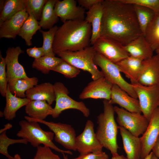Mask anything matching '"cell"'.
Returning a JSON list of instances; mask_svg holds the SVG:
<instances>
[{
  "label": "cell",
  "mask_w": 159,
  "mask_h": 159,
  "mask_svg": "<svg viewBox=\"0 0 159 159\" xmlns=\"http://www.w3.org/2000/svg\"><path fill=\"white\" fill-rule=\"evenodd\" d=\"M101 36L124 46L143 34L132 4L120 0H103Z\"/></svg>",
  "instance_id": "1"
},
{
  "label": "cell",
  "mask_w": 159,
  "mask_h": 159,
  "mask_svg": "<svg viewBox=\"0 0 159 159\" xmlns=\"http://www.w3.org/2000/svg\"><path fill=\"white\" fill-rule=\"evenodd\" d=\"M92 34L91 24L84 20L67 21L58 27L52 49L59 52L76 51L90 46Z\"/></svg>",
  "instance_id": "2"
},
{
  "label": "cell",
  "mask_w": 159,
  "mask_h": 159,
  "mask_svg": "<svg viewBox=\"0 0 159 159\" xmlns=\"http://www.w3.org/2000/svg\"><path fill=\"white\" fill-rule=\"evenodd\" d=\"M103 103V111L97 117L98 126L95 134L103 147L114 156L118 154L119 148L117 140L118 126L115 119L112 105L106 100H104Z\"/></svg>",
  "instance_id": "3"
},
{
  "label": "cell",
  "mask_w": 159,
  "mask_h": 159,
  "mask_svg": "<svg viewBox=\"0 0 159 159\" xmlns=\"http://www.w3.org/2000/svg\"><path fill=\"white\" fill-rule=\"evenodd\" d=\"M19 125L20 129L17 133V136L26 139L33 147L37 148L43 144L62 154L72 155L70 151L62 150L57 147L52 142L54 133L43 130L38 122L22 120L19 122Z\"/></svg>",
  "instance_id": "4"
},
{
  "label": "cell",
  "mask_w": 159,
  "mask_h": 159,
  "mask_svg": "<svg viewBox=\"0 0 159 159\" xmlns=\"http://www.w3.org/2000/svg\"><path fill=\"white\" fill-rule=\"evenodd\" d=\"M96 52L92 46L76 51H63L56 54L77 68L88 72L93 80H95L104 77L95 63L94 58Z\"/></svg>",
  "instance_id": "5"
},
{
  "label": "cell",
  "mask_w": 159,
  "mask_h": 159,
  "mask_svg": "<svg viewBox=\"0 0 159 159\" xmlns=\"http://www.w3.org/2000/svg\"><path fill=\"white\" fill-rule=\"evenodd\" d=\"M94 61L96 65L101 69L104 77L113 85H117L130 96L137 99V96L132 84L127 82L123 78L116 63L96 52Z\"/></svg>",
  "instance_id": "6"
},
{
  "label": "cell",
  "mask_w": 159,
  "mask_h": 159,
  "mask_svg": "<svg viewBox=\"0 0 159 159\" xmlns=\"http://www.w3.org/2000/svg\"><path fill=\"white\" fill-rule=\"evenodd\" d=\"M56 96V104L51 115L53 118L58 117L62 112L69 109L78 110L84 116L88 117L90 111L84 102L77 101L69 97L68 89L62 82H56L54 84Z\"/></svg>",
  "instance_id": "7"
},
{
  "label": "cell",
  "mask_w": 159,
  "mask_h": 159,
  "mask_svg": "<svg viewBox=\"0 0 159 159\" xmlns=\"http://www.w3.org/2000/svg\"><path fill=\"white\" fill-rule=\"evenodd\" d=\"M138 99L142 113L149 122L159 105V85L146 86L132 84Z\"/></svg>",
  "instance_id": "8"
},
{
  "label": "cell",
  "mask_w": 159,
  "mask_h": 159,
  "mask_svg": "<svg viewBox=\"0 0 159 159\" xmlns=\"http://www.w3.org/2000/svg\"><path fill=\"white\" fill-rule=\"evenodd\" d=\"M27 121L38 122L46 125L54 134V139L66 149L77 151L75 147L76 138L75 131L69 124L60 122H48L33 119L28 116H25Z\"/></svg>",
  "instance_id": "9"
},
{
  "label": "cell",
  "mask_w": 159,
  "mask_h": 159,
  "mask_svg": "<svg viewBox=\"0 0 159 159\" xmlns=\"http://www.w3.org/2000/svg\"><path fill=\"white\" fill-rule=\"evenodd\" d=\"M114 109L117 115L116 120L119 126L138 137L145 132L149 122L143 115L132 113L117 106L114 107Z\"/></svg>",
  "instance_id": "10"
},
{
  "label": "cell",
  "mask_w": 159,
  "mask_h": 159,
  "mask_svg": "<svg viewBox=\"0 0 159 159\" xmlns=\"http://www.w3.org/2000/svg\"><path fill=\"white\" fill-rule=\"evenodd\" d=\"M92 46L96 52L115 63L130 56L124 46L106 37L101 36Z\"/></svg>",
  "instance_id": "11"
},
{
  "label": "cell",
  "mask_w": 159,
  "mask_h": 159,
  "mask_svg": "<svg viewBox=\"0 0 159 159\" xmlns=\"http://www.w3.org/2000/svg\"><path fill=\"white\" fill-rule=\"evenodd\" d=\"M75 147L80 155L102 151L103 147L97 137L94 124L91 120L87 121L83 131L76 137Z\"/></svg>",
  "instance_id": "12"
},
{
  "label": "cell",
  "mask_w": 159,
  "mask_h": 159,
  "mask_svg": "<svg viewBox=\"0 0 159 159\" xmlns=\"http://www.w3.org/2000/svg\"><path fill=\"white\" fill-rule=\"evenodd\" d=\"M113 84L105 77L90 82L79 96L82 100L92 98L110 100Z\"/></svg>",
  "instance_id": "13"
},
{
  "label": "cell",
  "mask_w": 159,
  "mask_h": 159,
  "mask_svg": "<svg viewBox=\"0 0 159 159\" xmlns=\"http://www.w3.org/2000/svg\"><path fill=\"white\" fill-rule=\"evenodd\" d=\"M24 52L18 46L9 47L6 50L5 58L8 83L18 79L29 77L18 61L19 55Z\"/></svg>",
  "instance_id": "14"
},
{
  "label": "cell",
  "mask_w": 159,
  "mask_h": 159,
  "mask_svg": "<svg viewBox=\"0 0 159 159\" xmlns=\"http://www.w3.org/2000/svg\"><path fill=\"white\" fill-rule=\"evenodd\" d=\"M74 0H57L54 6L56 15L63 23L69 20L85 19V9L77 6Z\"/></svg>",
  "instance_id": "15"
},
{
  "label": "cell",
  "mask_w": 159,
  "mask_h": 159,
  "mask_svg": "<svg viewBox=\"0 0 159 159\" xmlns=\"http://www.w3.org/2000/svg\"><path fill=\"white\" fill-rule=\"evenodd\" d=\"M159 136V108L155 111L145 132L140 137L141 143V159H144L151 152Z\"/></svg>",
  "instance_id": "16"
},
{
  "label": "cell",
  "mask_w": 159,
  "mask_h": 159,
  "mask_svg": "<svg viewBox=\"0 0 159 159\" xmlns=\"http://www.w3.org/2000/svg\"><path fill=\"white\" fill-rule=\"evenodd\" d=\"M138 83L146 86L159 85V57L156 54L143 61Z\"/></svg>",
  "instance_id": "17"
},
{
  "label": "cell",
  "mask_w": 159,
  "mask_h": 159,
  "mask_svg": "<svg viewBox=\"0 0 159 159\" xmlns=\"http://www.w3.org/2000/svg\"><path fill=\"white\" fill-rule=\"evenodd\" d=\"M29 16L25 9L4 22L0 25V38L15 39Z\"/></svg>",
  "instance_id": "18"
},
{
  "label": "cell",
  "mask_w": 159,
  "mask_h": 159,
  "mask_svg": "<svg viewBox=\"0 0 159 159\" xmlns=\"http://www.w3.org/2000/svg\"><path fill=\"white\" fill-rule=\"evenodd\" d=\"M112 104H117L126 110L134 113H142L138 100L129 95L115 85H113L110 99Z\"/></svg>",
  "instance_id": "19"
},
{
  "label": "cell",
  "mask_w": 159,
  "mask_h": 159,
  "mask_svg": "<svg viewBox=\"0 0 159 159\" xmlns=\"http://www.w3.org/2000/svg\"><path fill=\"white\" fill-rule=\"evenodd\" d=\"M102 1L93 6L86 12L85 20L92 26L90 44L92 46L101 36L103 6Z\"/></svg>",
  "instance_id": "20"
},
{
  "label": "cell",
  "mask_w": 159,
  "mask_h": 159,
  "mask_svg": "<svg viewBox=\"0 0 159 159\" xmlns=\"http://www.w3.org/2000/svg\"><path fill=\"white\" fill-rule=\"evenodd\" d=\"M123 148L127 159H141V143L140 138L134 136L124 127L118 126Z\"/></svg>",
  "instance_id": "21"
},
{
  "label": "cell",
  "mask_w": 159,
  "mask_h": 159,
  "mask_svg": "<svg viewBox=\"0 0 159 159\" xmlns=\"http://www.w3.org/2000/svg\"><path fill=\"white\" fill-rule=\"evenodd\" d=\"M124 47L130 56L143 61L148 60L154 55V51L143 34Z\"/></svg>",
  "instance_id": "22"
},
{
  "label": "cell",
  "mask_w": 159,
  "mask_h": 159,
  "mask_svg": "<svg viewBox=\"0 0 159 159\" xmlns=\"http://www.w3.org/2000/svg\"><path fill=\"white\" fill-rule=\"evenodd\" d=\"M26 94L30 100H44L50 105L56 99L54 84L49 82L37 85L27 90Z\"/></svg>",
  "instance_id": "23"
},
{
  "label": "cell",
  "mask_w": 159,
  "mask_h": 159,
  "mask_svg": "<svg viewBox=\"0 0 159 159\" xmlns=\"http://www.w3.org/2000/svg\"><path fill=\"white\" fill-rule=\"evenodd\" d=\"M143 60L130 56L116 63L121 72L129 79L131 84L138 83Z\"/></svg>",
  "instance_id": "24"
},
{
  "label": "cell",
  "mask_w": 159,
  "mask_h": 159,
  "mask_svg": "<svg viewBox=\"0 0 159 159\" xmlns=\"http://www.w3.org/2000/svg\"><path fill=\"white\" fill-rule=\"evenodd\" d=\"M53 109L45 101L30 100L25 106V112L30 117L44 120L48 116L52 115Z\"/></svg>",
  "instance_id": "25"
},
{
  "label": "cell",
  "mask_w": 159,
  "mask_h": 159,
  "mask_svg": "<svg viewBox=\"0 0 159 159\" xmlns=\"http://www.w3.org/2000/svg\"><path fill=\"white\" fill-rule=\"evenodd\" d=\"M5 97L6 104L3 112L5 118L8 121L15 118L17 111L26 106L30 101L26 97L21 98L15 96L11 93L8 87Z\"/></svg>",
  "instance_id": "26"
},
{
  "label": "cell",
  "mask_w": 159,
  "mask_h": 159,
  "mask_svg": "<svg viewBox=\"0 0 159 159\" xmlns=\"http://www.w3.org/2000/svg\"><path fill=\"white\" fill-rule=\"evenodd\" d=\"M38 81V79L35 77L19 78L8 83V87L13 95L17 97L24 98L26 97V91L37 85Z\"/></svg>",
  "instance_id": "27"
},
{
  "label": "cell",
  "mask_w": 159,
  "mask_h": 159,
  "mask_svg": "<svg viewBox=\"0 0 159 159\" xmlns=\"http://www.w3.org/2000/svg\"><path fill=\"white\" fill-rule=\"evenodd\" d=\"M28 14L29 16L21 27L18 35L24 40L27 45L30 46L32 45V37L41 27L33 14L31 12Z\"/></svg>",
  "instance_id": "28"
},
{
  "label": "cell",
  "mask_w": 159,
  "mask_h": 159,
  "mask_svg": "<svg viewBox=\"0 0 159 159\" xmlns=\"http://www.w3.org/2000/svg\"><path fill=\"white\" fill-rule=\"evenodd\" d=\"M57 0H47L42 12L39 25L44 29H51L58 21L59 18L54 11V6Z\"/></svg>",
  "instance_id": "29"
},
{
  "label": "cell",
  "mask_w": 159,
  "mask_h": 159,
  "mask_svg": "<svg viewBox=\"0 0 159 159\" xmlns=\"http://www.w3.org/2000/svg\"><path fill=\"white\" fill-rule=\"evenodd\" d=\"M26 0H5L0 10V25L18 12L26 9Z\"/></svg>",
  "instance_id": "30"
},
{
  "label": "cell",
  "mask_w": 159,
  "mask_h": 159,
  "mask_svg": "<svg viewBox=\"0 0 159 159\" xmlns=\"http://www.w3.org/2000/svg\"><path fill=\"white\" fill-rule=\"evenodd\" d=\"M153 51L159 47V13L155 14L144 36Z\"/></svg>",
  "instance_id": "31"
},
{
  "label": "cell",
  "mask_w": 159,
  "mask_h": 159,
  "mask_svg": "<svg viewBox=\"0 0 159 159\" xmlns=\"http://www.w3.org/2000/svg\"><path fill=\"white\" fill-rule=\"evenodd\" d=\"M63 60L60 58L55 56H43L38 59H34L32 66L33 68L46 74Z\"/></svg>",
  "instance_id": "32"
},
{
  "label": "cell",
  "mask_w": 159,
  "mask_h": 159,
  "mask_svg": "<svg viewBox=\"0 0 159 159\" xmlns=\"http://www.w3.org/2000/svg\"><path fill=\"white\" fill-rule=\"evenodd\" d=\"M141 31L144 36L149 24L155 15L151 9L146 7L133 4Z\"/></svg>",
  "instance_id": "33"
},
{
  "label": "cell",
  "mask_w": 159,
  "mask_h": 159,
  "mask_svg": "<svg viewBox=\"0 0 159 159\" xmlns=\"http://www.w3.org/2000/svg\"><path fill=\"white\" fill-rule=\"evenodd\" d=\"M58 27L57 25H55L47 31L41 29L39 30L42 34L43 38L42 47L44 51V56H55V55L53 51L52 46Z\"/></svg>",
  "instance_id": "34"
},
{
  "label": "cell",
  "mask_w": 159,
  "mask_h": 159,
  "mask_svg": "<svg viewBox=\"0 0 159 159\" xmlns=\"http://www.w3.org/2000/svg\"><path fill=\"white\" fill-rule=\"evenodd\" d=\"M6 131L0 133V153L6 156L8 159H14V157L10 155L8 152V148L11 145L16 143L27 144L28 142L26 139H11L6 135Z\"/></svg>",
  "instance_id": "35"
},
{
  "label": "cell",
  "mask_w": 159,
  "mask_h": 159,
  "mask_svg": "<svg viewBox=\"0 0 159 159\" xmlns=\"http://www.w3.org/2000/svg\"><path fill=\"white\" fill-rule=\"evenodd\" d=\"M52 71L60 73L69 78L76 77L80 72L79 69L63 60Z\"/></svg>",
  "instance_id": "36"
},
{
  "label": "cell",
  "mask_w": 159,
  "mask_h": 159,
  "mask_svg": "<svg viewBox=\"0 0 159 159\" xmlns=\"http://www.w3.org/2000/svg\"><path fill=\"white\" fill-rule=\"evenodd\" d=\"M47 0H26V9L31 12L38 21L40 20L43 7Z\"/></svg>",
  "instance_id": "37"
},
{
  "label": "cell",
  "mask_w": 159,
  "mask_h": 159,
  "mask_svg": "<svg viewBox=\"0 0 159 159\" xmlns=\"http://www.w3.org/2000/svg\"><path fill=\"white\" fill-rule=\"evenodd\" d=\"M0 93L3 97H5L7 89L8 82L6 70L5 58L0 53Z\"/></svg>",
  "instance_id": "38"
},
{
  "label": "cell",
  "mask_w": 159,
  "mask_h": 159,
  "mask_svg": "<svg viewBox=\"0 0 159 159\" xmlns=\"http://www.w3.org/2000/svg\"><path fill=\"white\" fill-rule=\"evenodd\" d=\"M122 2L139 5L153 10L155 14L159 13V0H120Z\"/></svg>",
  "instance_id": "39"
},
{
  "label": "cell",
  "mask_w": 159,
  "mask_h": 159,
  "mask_svg": "<svg viewBox=\"0 0 159 159\" xmlns=\"http://www.w3.org/2000/svg\"><path fill=\"white\" fill-rule=\"evenodd\" d=\"M33 159H62L54 153L49 147L40 145L37 147L36 154Z\"/></svg>",
  "instance_id": "40"
},
{
  "label": "cell",
  "mask_w": 159,
  "mask_h": 159,
  "mask_svg": "<svg viewBox=\"0 0 159 159\" xmlns=\"http://www.w3.org/2000/svg\"><path fill=\"white\" fill-rule=\"evenodd\" d=\"M72 159H109V156L105 152L102 151L100 153H90L80 155Z\"/></svg>",
  "instance_id": "41"
},
{
  "label": "cell",
  "mask_w": 159,
  "mask_h": 159,
  "mask_svg": "<svg viewBox=\"0 0 159 159\" xmlns=\"http://www.w3.org/2000/svg\"><path fill=\"white\" fill-rule=\"evenodd\" d=\"M26 52L28 55L34 58V59H38L44 56V52L42 47H34L26 49Z\"/></svg>",
  "instance_id": "42"
},
{
  "label": "cell",
  "mask_w": 159,
  "mask_h": 159,
  "mask_svg": "<svg viewBox=\"0 0 159 159\" xmlns=\"http://www.w3.org/2000/svg\"><path fill=\"white\" fill-rule=\"evenodd\" d=\"M102 0H77V2L80 6L88 10Z\"/></svg>",
  "instance_id": "43"
},
{
  "label": "cell",
  "mask_w": 159,
  "mask_h": 159,
  "mask_svg": "<svg viewBox=\"0 0 159 159\" xmlns=\"http://www.w3.org/2000/svg\"><path fill=\"white\" fill-rule=\"evenodd\" d=\"M152 152L158 159H159V136L153 145Z\"/></svg>",
  "instance_id": "44"
},
{
  "label": "cell",
  "mask_w": 159,
  "mask_h": 159,
  "mask_svg": "<svg viewBox=\"0 0 159 159\" xmlns=\"http://www.w3.org/2000/svg\"><path fill=\"white\" fill-rule=\"evenodd\" d=\"M4 127L0 130V133L5 131H6L7 130L10 129L12 127V125L9 123H8L4 125Z\"/></svg>",
  "instance_id": "45"
},
{
  "label": "cell",
  "mask_w": 159,
  "mask_h": 159,
  "mask_svg": "<svg viewBox=\"0 0 159 159\" xmlns=\"http://www.w3.org/2000/svg\"><path fill=\"white\" fill-rule=\"evenodd\" d=\"M110 159H127L123 155H120L118 154L114 156H112Z\"/></svg>",
  "instance_id": "46"
},
{
  "label": "cell",
  "mask_w": 159,
  "mask_h": 159,
  "mask_svg": "<svg viewBox=\"0 0 159 159\" xmlns=\"http://www.w3.org/2000/svg\"><path fill=\"white\" fill-rule=\"evenodd\" d=\"M153 154V152L152 151L144 159H151Z\"/></svg>",
  "instance_id": "47"
},
{
  "label": "cell",
  "mask_w": 159,
  "mask_h": 159,
  "mask_svg": "<svg viewBox=\"0 0 159 159\" xmlns=\"http://www.w3.org/2000/svg\"><path fill=\"white\" fill-rule=\"evenodd\" d=\"M14 159H21L20 156L18 154H16L14 157Z\"/></svg>",
  "instance_id": "48"
},
{
  "label": "cell",
  "mask_w": 159,
  "mask_h": 159,
  "mask_svg": "<svg viewBox=\"0 0 159 159\" xmlns=\"http://www.w3.org/2000/svg\"><path fill=\"white\" fill-rule=\"evenodd\" d=\"M65 153H62L63 156V159H69L68 156L67 155H65Z\"/></svg>",
  "instance_id": "49"
},
{
  "label": "cell",
  "mask_w": 159,
  "mask_h": 159,
  "mask_svg": "<svg viewBox=\"0 0 159 159\" xmlns=\"http://www.w3.org/2000/svg\"><path fill=\"white\" fill-rule=\"evenodd\" d=\"M151 159H158L153 153Z\"/></svg>",
  "instance_id": "50"
},
{
  "label": "cell",
  "mask_w": 159,
  "mask_h": 159,
  "mask_svg": "<svg viewBox=\"0 0 159 159\" xmlns=\"http://www.w3.org/2000/svg\"><path fill=\"white\" fill-rule=\"evenodd\" d=\"M155 52H156L157 55H159V47L155 50Z\"/></svg>",
  "instance_id": "51"
},
{
  "label": "cell",
  "mask_w": 159,
  "mask_h": 159,
  "mask_svg": "<svg viewBox=\"0 0 159 159\" xmlns=\"http://www.w3.org/2000/svg\"><path fill=\"white\" fill-rule=\"evenodd\" d=\"M0 116L1 117H2L4 116L3 112L0 111Z\"/></svg>",
  "instance_id": "52"
},
{
  "label": "cell",
  "mask_w": 159,
  "mask_h": 159,
  "mask_svg": "<svg viewBox=\"0 0 159 159\" xmlns=\"http://www.w3.org/2000/svg\"><path fill=\"white\" fill-rule=\"evenodd\" d=\"M158 108H159V106H158Z\"/></svg>",
  "instance_id": "53"
},
{
  "label": "cell",
  "mask_w": 159,
  "mask_h": 159,
  "mask_svg": "<svg viewBox=\"0 0 159 159\" xmlns=\"http://www.w3.org/2000/svg\"><path fill=\"white\" fill-rule=\"evenodd\" d=\"M158 56H159V55H158Z\"/></svg>",
  "instance_id": "54"
}]
</instances>
